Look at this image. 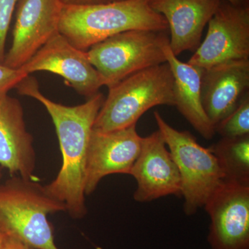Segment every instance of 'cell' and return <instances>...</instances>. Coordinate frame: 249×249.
Here are the masks:
<instances>
[{"instance_id": "1", "label": "cell", "mask_w": 249, "mask_h": 249, "mask_svg": "<svg viewBox=\"0 0 249 249\" xmlns=\"http://www.w3.org/2000/svg\"><path fill=\"white\" fill-rule=\"evenodd\" d=\"M18 93L30 96L42 104L55 126L61 152V168L52 182L45 186L47 193L65 204L73 219H82L88 213L85 179L87 156L93 124L104 102L98 92L86 102L67 106L51 101L42 94L35 78L28 75L16 86Z\"/></svg>"}, {"instance_id": "2", "label": "cell", "mask_w": 249, "mask_h": 249, "mask_svg": "<svg viewBox=\"0 0 249 249\" xmlns=\"http://www.w3.org/2000/svg\"><path fill=\"white\" fill-rule=\"evenodd\" d=\"M151 0H121L85 6L63 5L59 32L76 48L88 51L108 37L130 30H168Z\"/></svg>"}, {"instance_id": "3", "label": "cell", "mask_w": 249, "mask_h": 249, "mask_svg": "<svg viewBox=\"0 0 249 249\" xmlns=\"http://www.w3.org/2000/svg\"><path fill=\"white\" fill-rule=\"evenodd\" d=\"M36 180L13 176L0 184V230L34 249H59L47 217L66 208Z\"/></svg>"}, {"instance_id": "4", "label": "cell", "mask_w": 249, "mask_h": 249, "mask_svg": "<svg viewBox=\"0 0 249 249\" xmlns=\"http://www.w3.org/2000/svg\"><path fill=\"white\" fill-rule=\"evenodd\" d=\"M173 84L167 62L127 77L109 89L93 128L103 132L127 128L155 106H175Z\"/></svg>"}, {"instance_id": "5", "label": "cell", "mask_w": 249, "mask_h": 249, "mask_svg": "<svg viewBox=\"0 0 249 249\" xmlns=\"http://www.w3.org/2000/svg\"><path fill=\"white\" fill-rule=\"evenodd\" d=\"M154 116L179 172L183 211L194 215L222 182V170L212 152L201 146L191 132L174 128L158 111Z\"/></svg>"}, {"instance_id": "6", "label": "cell", "mask_w": 249, "mask_h": 249, "mask_svg": "<svg viewBox=\"0 0 249 249\" xmlns=\"http://www.w3.org/2000/svg\"><path fill=\"white\" fill-rule=\"evenodd\" d=\"M167 31L130 30L108 37L86 51L109 89L131 75L167 62Z\"/></svg>"}, {"instance_id": "7", "label": "cell", "mask_w": 249, "mask_h": 249, "mask_svg": "<svg viewBox=\"0 0 249 249\" xmlns=\"http://www.w3.org/2000/svg\"><path fill=\"white\" fill-rule=\"evenodd\" d=\"M202 43L188 63L199 68L249 60V5L222 0Z\"/></svg>"}, {"instance_id": "8", "label": "cell", "mask_w": 249, "mask_h": 249, "mask_svg": "<svg viewBox=\"0 0 249 249\" xmlns=\"http://www.w3.org/2000/svg\"><path fill=\"white\" fill-rule=\"evenodd\" d=\"M204 207L211 249H249V185L223 181Z\"/></svg>"}, {"instance_id": "9", "label": "cell", "mask_w": 249, "mask_h": 249, "mask_svg": "<svg viewBox=\"0 0 249 249\" xmlns=\"http://www.w3.org/2000/svg\"><path fill=\"white\" fill-rule=\"evenodd\" d=\"M19 70L27 75L37 71L55 73L79 94L88 98L104 86L86 52L76 48L60 32L51 37Z\"/></svg>"}, {"instance_id": "10", "label": "cell", "mask_w": 249, "mask_h": 249, "mask_svg": "<svg viewBox=\"0 0 249 249\" xmlns=\"http://www.w3.org/2000/svg\"><path fill=\"white\" fill-rule=\"evenodd\" d=\"M63 4L60 0H18L13 40L5 66L19 70L59 33Z\"/></svg>"}, {"instance_id": "11", "label": "cell", "mask_w": 249, "mask_h": 249, "mask_svg": "<svg viewBox=\"0 0 249 249\" xmlns=\"http://www.w3.org/2000/svg\"><path fill=\"white\" fill-rule=\"evenodd\" d=\"M142 142L136 124L109 132L93 128L87 156L85 196L92 194L107 175H129L140 153Z\"/></svg>"}, {"instance_id": "12", "label": "cell", "mask_w": 249, "mask_h": 249, "mask_svg": "<svg viewBox=\"0 0 249 249\" xmlns=\"http://www.w3.org/2000/svg\"><path fill=\"white\" fill-rule=\"evenodd\" d=\"M137 183L134 200L146 203L168 196H181L178 166L160 131L142 137L140 153L129 173Z\"/></svg>"}, {"instance_id": "13", "label": "cell", "mask_w": 249, "mask_h": 249, "mask_svg": "<svg viewBox=\"0 0 249 249\" xmlns=\"http://www.w3.org/2000/svg\"><path fill=\"white\" fill-rule=\"evenodd\" d=\"M249 88V60L203 69L201 102L214 128L237 107Z\"/></svg>"}, {"instance_id": "14", "label": "cell", "mask_w": 249, "mask_h": 249, "mask_svg": "<svg viewBox=\"0 0 249 249\" xmlns=\"http://www.w3.org/2000/svg\"><path fill=\"white\" fill-rule=\"evenodd\" d=\"M0 165L12 176L37 179L34 138L27 131L24 109L8 94L0 99Z\"/></svg>"}, {"instance_id": "15", "label": "cell", "mask_w": 249, "mask_h": 249, "mask_svg": "<svg viewBox=\"0 0 249 249\" xmlns=\"http://www.w3.org/2000/svg\"><path fill=\"white\" fill-rule=\"evenodd\" d=\"M222 0H151L150 6L165 18L170 31L169 46L178 56L201 44L206 24Z\"/></svg>"}, {"instance_id": "16", "label": "cell", "mask_w": 249, "mask_h": 249, "mask_svg": "<svg viewBox=\"0 0 249 249\" xmlns=\"http://www.w3.org/2000/svg\"><path fill=\"white\" fill-rule=\"evenodd\" d=\"M164 52L173 73L175 107L203 138L211 140L216 132L201 102L203 69L178 60L170 49L169 44L165 46Z\"/></svg>"}, {"instance_id": "17", "label": "cell", "mask_w": 249, "mask_h": 249, "mask_svg": "<svg viewBox=\"0 0 249 249\" xmlns=\"http://www.w3.org/2000/svg\"><path fill=\"white\" fill-rule=\"evenodd\" d=\"M209 148L222 170L223 181L249 185V135L222 138Z\"/></svg>"}, {"instance_id": "18", "label": "cell", "mask_w": 249, "mask_h": 249, "mask_svg": "<svg viewBox=\"0 0 249 249\" xmlns=\"http://www.w3.org/2000/svg\"><path fill=\"white\" fill-rule=\"evenodd\" d=\"M222 138L249 135V92L245 93L237 107L215 127Z\"/></svg>"}, {"instance_id": "19", "label": "cell", "mask_w": 249, "mask_h": 249, "mask_svg": "<svg viewBox=\"0 0 249 249\" xmlns=\"http://www.w3.org/2000/svg\"><path fill=\"white\" fill-rule=\"evenodd\" d=\"M18 0H0V62H4L5 45Z\"/></svg>"}, {"instance_id": "20", "label": "cell", "mask_w": 249, "mask_h": 249, "mask_svg": "<svg viewBox=\"0 0 249 249\" xmlns=\"http://www.w3.org/2000/svg\"><path fill=\"white\" fill-rule=\"evenodd\" d=\"M27 76V73L19 69L9 68L0 62V99L7 95L10 90L16 88Z\"/></svg>"}, {"instance_id": "21", "label": "cell", "mask_w": 249, "mask_h": 249, "mask_svg": "<svg viewBox=\"0 0 249 249\" xmlns=\"http://www.w3.org/2000/svg\"><path fill=\"white\" fill-rule=\"evenodd\" d=\"M1 249H34L22 242L15 240L11 237H6L4 245Z\"/></svg>"}, {"instance_id": "22", "label": "cell", "mask_w": 249, "mask_h": 249, "mask_svg": "<svg viewBox=\"0 0 249 249\" xmlns=\"http://www.w3.org/2000/svg\"><path fill=\"white\" fill-rule=\"evenodd\" d=\"M64 5H73V6H85L103 4L108 2L107 0H60Z\"/></svg>"}, {"instance_id": "23", "label": "cell", "mask_w": 249, "mask_h": 249, "mask_svg": "<svg viewBox=\"0 0 249 249\" xmlns=\"http://www.w3.org/2000/svg\"><path fill=\"white\" fill-rule=\"evenodd\" d=\"M229 2L236 5L249 4V0H226Z\"/></svg>"}, {"instance_id": "24", "label": "cell", "mask_w": 249, "mask_h": 249, "mask_svg": "<svg viewBox=\"0 0 249 249\" xmlns=\"http://www.w3.org/2000/svg\"><path fill=\"white\" fill-rule=\"evenodd\" d=\"M6 237H7V236L5 235L4 232L0 230V249H2L3 245H4L5 240H6Z\"/></svg>"}, {"instance_id": "25", "label": "cell", "mask_w": 249, "mask_h": 249, "mask_svg": "<svg viewBox=\"0 0 249 249\" xmlns=\"http://www.w3.org/2000/svg\"><path fill=\"white\" fill-rule=\"evenodd\" d=\"M107 1L109 2V1H121V0H107Z\"/></svg>"}]
</instances>
